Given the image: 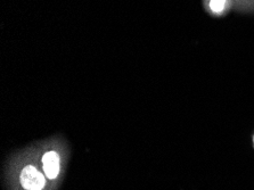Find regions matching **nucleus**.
I'll list each match as a JSON object with an SVG mask.
<instances>
[{"instance_id":"1","label":"nucleus","mask_w":254,"mask_h":190,"mask_svg":"<svg viewBox=\"0 0 254 190\" xmlns=\"http://www.w3.org/2000/svg\"><path fill=\"white\" fill-rule=\"evenodd\" d=\"M21 185L25 190H42L46 186L44 174L32 165L25 166L21 172Z\"/></svg>"},{"instance_id":"2","label":"nucleus","mask_w":254,"mask_h":190,"mask_svg":"<svg viewBox=\"0 0 254 190\" xmlns=\"http://www.w3.org/2000/svg\"><path fill=\"white\" fill-rule=\"evenodd\" d=\"M42 166L44 172L48 179H56L60 173V156L54 150L46 153L42 157Z\"/></svg>"},{"instance_id":"3","label":"nucleus","mask_w":254,"mask_h":190,"mask_svg":"<svg viewBox=\"0 0 254 190\" xmlns=\"http://www.w3.org/2000/svg\"><path fill=\"white\" fill-rule=\"evenodd\" d=\"M227 3V0H211L210 7L214 13H220V11L225 8Z\"/></svg>"}]
</instances>
